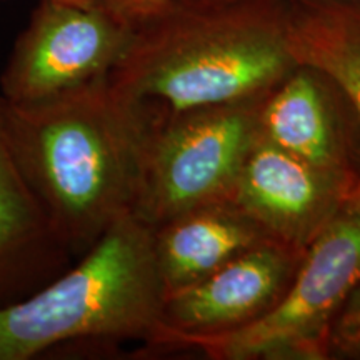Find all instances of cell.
I'll return each mask as SVG.
<instances>
[{
    "label": "cell",
    "mask_w": 360,
    "mask_h": 360,
    "mask_svg": "<svg viewBox=\"0 0 360 360\" xmlns=\"http://www.w3.org/2000/svg\"><path fill=\"white\" fill-rule=\"evenodd\" d=\"M157 114L109 75L32 105L0 98L13 159L70 255L134 214Z\"/></svg>",
    "instance_id": "6da1fadb"
},
{
    "label": "cell",
    "mask_w": 360,
    "mask_h": 360,
    "mask_svg": "<svg viewBox=\"0 0 360 360\" xmlns=\"http://www.w3.org/2000/svg\"><path fill=\"white\" fill-rule=\"evenodd\" d=\"M289 0H167L134 24L110 84L165 112L262 97L295 69Z\"/></svg>",
    "instance_id": "7a4b0ae2"
},
{
    "label": "cell",
    "mask_w": 360,
    "mask_h": 360,
    "mask_svg": "<svg viewBox=\"0 0 360 360\" xmlns=\"http://www.w3.org/2000/svg\"><path fill=\"white\" fill-rule=\"evenodd\" d=\"M165 297L154 229L129 214L77 264L0 307V360H30L72 342L142 340L152 347Z\"/></svg>",
    "instance_id": "3957f363"
},
{
    "label": "cell",
    "mask_w": 360,
    "mask_h": 360,
    "mask_svg": "<svg viewBox=\"0 0 360 360\" xmlns=\"http://www.w3.org/2000/svg\"><path fill=\"white\" fill-rule=\"evenodd\" d=\"M360 281V209L345 204L305 252L294 281L270 312L225 334L186 337L170 349L212 360H323L342 305Z\"/></svg>",
    "instance_id": "277c9868"
},
{
    "label": "cell",
    "mask_w": 360,
    "mask_h": 360,
    "mask_svg": "<svg viewBox=\"0 0 360 360\" xmlns=\"http://www.w3.org/2000/svg\"><path fill=\"white\" fill-rule=\"evenodd\" d=\"M264 97L180 112L159 107L134 214L157 227L187 210L231 200L260 135Z\"/></svg>",
    "instance_id": "5b68a950"
},
{
    "label": "cell",
    "mask_w": 360,
    "mask_h": 360,
    "mask_svg": "<svg viewBox=\"0 0 360 360\" xmlns=\"http://www.w3.org/2000/svg\"><path fill=\"white\" fill-rule=\"evenodd\" d=\"M134 24L102 7L40 0L0 77L4 102L32 105L109 75Z\"/></svg>",
    "instance_id": "8992f818"
},
{
    "label": "cell",
    "mask_w": 360,
    "mask_h": 360,
    "mask_svg": "<svg viewBox=\"0 0 360 360\" xmlns=\"http://www.w3.org/2000/svg\"><path fill=\"white\" fill-rule=\"evenodd\" d=\"M305 252L270 240L165 297L160 334L152 347L186 337L225 334L257 322L294 281Z\"/></svg>",
    "instance_id": "52a82bcc"
},
{
    "label": "cell",
    "mask_w": 360,
    "mask_h": 360,
    "mask_svg": "<svg viewBox=\"0 0 360 360\" xmlns=\"http://www.w3.org/2000/svg\"><path fill=\"white\" fill-rule=\"evenodd\" d=\"M264 139L312 167L355 187L360 175V125L335 80L299 64L265 94L259 114Z\"/></svg>",
    "instance_id": "ba28073f"
},
{
    "label": "cell",
    "mask_w": 360,
    "mask_h": 360,
    "mask_svg": "<svg viewBox=\"0 0 360 360\" xmlns=\"http://www.w3.org/2000/svg\"><path fill=\"white\" fill-rule=\"evenodd\" d=\"M352 191L345 180L312 167L259 135L231 200L272 240L307 252Z\"/></svg>",
    "instance_id": "9c48e42d"
},
{
    "label": "cell",
    "mask_w": 360,
    "mask_h": 360,
    "mask_svg": "<svg viewBox=\"0 0 360 360\" xmlns=\"http://www.w3.org/2000/svg\"><path fill=\"white\" fill-rule=\"evenodd\" d=\"M70 257L13 159L0 119V307L51 282Z\"/></svg>",
    "instance_id": "30bf717a"
},
{
    "label": "cell",
    "mask_w": 360,
    "mask_h": 360,
    "mask_svg": "<svg viewBox=\"0 0 360 360\" xmlns=\"http://www.w3.org/2000/svg\"><path fill=\"white\" fill-rule=\"evenodd\" d=\"M152 229L157 267L167 295L272 240L232 200L197 207Z\"/></svg>",
    "instance_id": "8fae6325"
},
{
    "label": "cell",
    "mask_w": 360,
    "mask_h": 360,
    "mask_svg": "<svg viewBox=\"0 0 360 360\" xmlns=\"http://www.w3.org/2000/svg\"><path fill=\"white\" fill-rule=\"evenodd\" d=\"M287 39L297 64L326 72L344 90L360 125V2L289 0ZM349 204L360 209V175Z\"/></svg>",
    "instance_id": "7c38bea8"
},
{
    "label": "cell",
    "mask_w": 360,
    "mask_h": 360,
    "mask_svg": "<svg viewBox=\"0 0 360 360\" xmlns=\"http://www.w3.org/2000/svg\"><path fill=\"white\" fill-rule=\"evenodd\" d=\"M360 357V281L337 315L330 332V357Z\"/></svg>",
    "instance_id": "4fadbf2b"
},
{
    "label": "cell",
    "mask_w": 360,
    "mask_h": 360,
    "mask_svg": "<svg viewBox=\"0 0 360 360\" xmlns=\"http://www.w3.org/2000/svg\"><path fill=\"white\" fill-rule=\"evenodd\" d=\"M167 0H101V6L120 20L135 24L148 13L155 12Z\"/></svg>",
    "instance_id": "5bb4252c"
},
{
    "label": "cell",
    "mask_w": 360,
    "mask_h": 360,
    "mask_svg": "<svg viewBox=\"0 0 360 360\" xmlns=\"http://www.w3.org/2000/svg\"><path fill=\"white\" fill-rule=\"evenodd\" d=\"M62 2L77 4V6H84V7H102L101 0H62Z\"/></svg>",
    "instance_id": "9a60e30c"
},
{
    "label": "cell",
    "mask_w": 360,
    "mask_h": 360,
    "mask_svg": "<svg viewBox=\"0 0 360 360\" xmlns=\"http://www.w3.org/2000/svg\"><path fill=\"white\" fill-rule=\"evenodd\" d=\"M355 2H360V0H355Z\"/></svg>",
    "instance_id": "2e32d148"
}]
</instances>
